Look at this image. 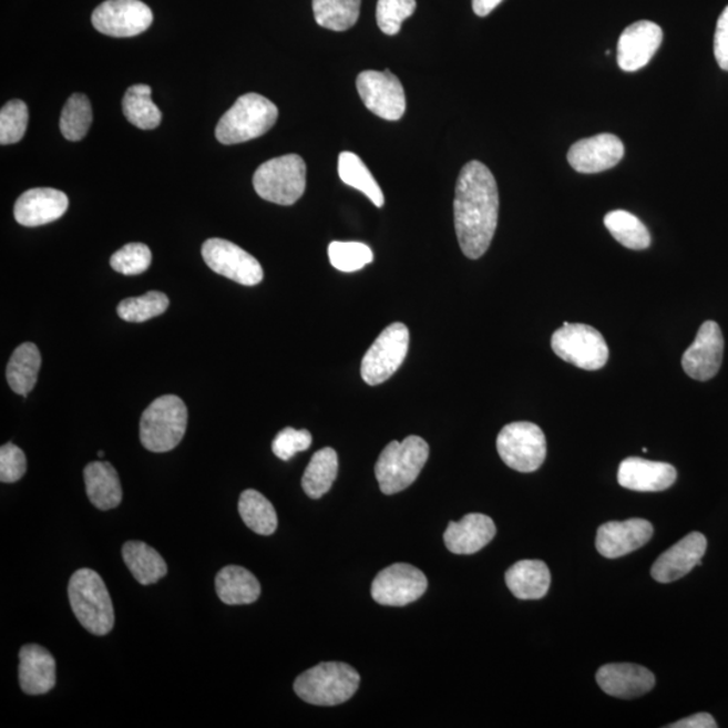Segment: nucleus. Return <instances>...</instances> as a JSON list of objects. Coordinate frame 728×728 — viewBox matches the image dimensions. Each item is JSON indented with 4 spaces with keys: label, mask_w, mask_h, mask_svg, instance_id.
<instances>
[{
    "label": "nucleus",
    "mask_w": 728,
    "mask_h": 728,
    "mask_svg": "<svg viewBox=\"0 0 728 728\" xmlns=\"http://www.w3.org/2000/svg\"><path fill=\"white\" fill-rule=\"evenodd\" d=\"M500 193L493 173L471 161L459 174L453 215L460 248L466 258L479 259L489 250L498 226Z\"/></svg>",
    "instance_id": "f257e3e1"
},
{
    "label": "nucleus",
    "mask_w": 728,
    "mask_h": 728,
    "mask_svg": "<svg viewBox=\"0 0 728 728\" xmlns=\"http://www.w3.org/2000/svg\"><path fill=\"white\" fill-rule=\"evenodd\" d=\"M73 614L81 626L95 636H105L115 624L114 605L101 575L84 568L74 572L68 584Z\"/></svg>",
    "instance_id": "f03ea898"
},
{
    "label": "nucleus",
    "mask_w": 728,
    "mask_h": 728,
    "mask_svg": "<svg viewBox=\"0 0 728 728\" xmlns=\"http://www.w3.org/2000/svg\"><path fill=\"white\" fill-rule=\"evenodd\" d=\"M360 676L345 663H321L304 671L295 681L298 698L314 706L344 705L357 693Z\"/></svg>",
    "instance_id": "7ed1b4c3"
},
{
    "label": "nucleus",
    "mask_w": 728,
    "mask_h": 728,
    "mask_svg": "<svg viewBox=\"0 0 728 728\" xmlns=\"http://www.w3.org/2000/svg\"><path fill=\"white\" fill-rule=\"evenodd\" d=\"M429 458V445L419 435L391 441L376 464V476L384 495L401 493L416 482Z\"/></svg>",
    "instance_id": "20e7f679"
},
{
    "label": "nucleus",
    "mask_w": 728,
    "mask_h": 728,
    "mask_svg": "<svg viewBox=\"0 0 728 728\" xmlns=\"http://www.w3.org/2000/svg\"><path fill=\"white\" fill-rule=\"evenodd\" d=\"M277 105L258 93H246L217 123L215 135L223 145L259 139L276 124Z\"/></svg>",
    "instance_id": "39448f33"
},
{
    "label": "nucleus",
    "mask_w": 728,
    "mask_h": 728,
    "mask_svg": "<svg viewBox=\"0 0 728 728\" xmlns=\"http://www.w3.org/2000/svg\"><path fill=\"white\" fill-rule=\"evenodd\" d=\"M188 425V410L182 398L162 396L141 417L140 438L147 451L164 453L174 450Z\"/></svg>",
    "instance_id": "423d86ee"
},
{
    "label": "nucleus",
    "mask_w": 728,
    "mask_h": 728,
    "mask_svg": "<svg viewBox=\"0 0 728 728\" xmlns=\"http://www.w3.org/2000/svg\"><path fill=\"white\" fill-rule=\"evenodd\" d=\"M255 192L266 202L294 205L307 188V165L300 155L288 154L260 165L254 173Z\"/></svg>",
    "instance_id": "0eeeda50"
},
{
    "label": "nucleus",
    "mask_w": 728,
    "mask_h": 728,
    "mask_svg": "<svg viewBox=\"0 0 728 728\" xmlns=\"http://www.w3.org/2000/svg\"><path fill=\"white\" fill-rule=\"evenodd\" d=\"M552 350L564 362L578 369L595 371L605 367L608 360V347L605 338L587 324L564 322L552 336Z\"/></svg>",
    "instance_id": "6e6552de"
},
{
    "label": "nucleus",
    "mask_w": 728,
    "mask_h": 728,
    "mask_svg": "<svg viewBox=\"0 0 728 728\" xmlns=\"http://www.w3.org/2000/svg\"><path fill=\"white\" fill-rule=\"evenodd\" d=\"M496 450L510 469L529 474L537 471L545 462V434L533 422H512L498 434Z\"/></svg>",
    "instance_id": "1a4fd4ad"
},
{
    "label": "nucleus",
    "mask_w": 728,
    "mask_h": 728,
    "mask_svg": "<svg viewBox=\"0 0 728 728\" xmlns=\"http://www.w3.org/2000/svg\"><path fill=\"white\" fill-rule=\"evenodd\" d=\"M409 329L402 322L391 324L366 352L360 375L370 386L381 384L400 369L409 351Z\"/></svg>",
    "instance_id": "9d476101"
},
{
    "label": "nucleus",
    "mask_w": 728,
    "mask_h": 728,
    "mask_svg": "<svg viewBox=\"0 0 728 728\" xmlns=\"http://www.w3.org/2000/svg\"><path fill=\"white\" fill-rule=\"evenodd\" d=\"M357 89L366 107L384 121H400L407 111V96L401 81L389 70L360 73Z\"/></svg>",
    "instance_id": "9b49d317"
},
{
    "label": "nucleus",
    "mask_w": 728,
    "mask_h": 728,
    "mask_svg": "<svg viewBox=\"0 0 728 728\" xmlns=\"http://www.w3.org/2000/svg\"><path fill=\"white\" fill-rule=\"evenodd\" d=\"M202 254L204 263L221 276L245 286L263 283L264 269L252 254L235 243L214 238L204 242Z\"/></svg>",
    "instance_id": "f8f14e48"
},
{
    "label": "nucleus",
    "mask_w": 728,
    "mask_h": 728,
    "mask_svg": "<svg viewBox=\"0 0 728 728\" xmlns=\"http://www.w3.org/2000/svg\"><path fill=\"white\" fill-rule=\"evenodd\" d=\"M428 578L416 566L397 563L379 572L371 586V596L379 605L402 607L425 594Z\"/></svg>",
    "instance_id": "ddd939ff"
},
{
    "label": "nucleus",
    "mask_w": 728,
    "mask_h": 728,
    "mask_svg": "<svg viewBox=\"0 0 728 728\" xmlns=\"http://www.w3.org/2000/svg\"><path fill=\"white\" fill-rule=\"evenodd\" d=\"M153 12L141 0H107L92 14V24L102 34L127 39L152 27Z\"/></svg>",
    "instance_id": "4468645a"
},
{
    "label": "nucleus",
    "mask_w": 728,
    "mask_h": 728,
    "mask_svg": "<svg viewBox=\"0 0 728 728\" xmlns=\"http://www.w3.org/2000/svg\"><path fill=\"white\" fill-rule=\"evenodd\" d=\"M724 351L725 339L720 327L715 321H706L696 335L693 346L683 355V369L696 381H709L720 370Z\"/></svg>",
    "instance_id": "2eb2a0df"
},
{
    "label": "nucleus",
    "mask_w": 728,
    "mask_h": 728,
    "mask_svg": "<svg viewBox=\"0 0 728 728\" xmlns=\"http://www.w3.org/2000/svg\"><path fill=\"white\" fill-rule=\"evenodd\" d=\"M625 155L624 142L617 135L597 134L571 146L568 162L578 173H601L617 166Z\"/></svg>",
    "instance_id": "dca6fc26"
},
{
    "label": "nucleus",
    "mask_w": 728,
    "mask_h": 728,
    "mask_svg": "<svg viewBox=\"0 0 728 728\" xmlns=\"http://www.w3.org/2000/svg\"><path fill=\"white\" fill-rule=\"evenodd\" d=\"M663 37L662 28L650 21H639L626 28L618 41L617 60L621 70H643L662 47Z\"/></svg>",
    "instance_id": "f3484780"
},
{
    "label": "nucleus",
    "mask_w": 728,
    "mask_h": 728,
    "mask_svg": "<svg viewBox=\"0 0 728 728\" xmlns=\"http://www.w3.org/2000/svg\"><path fill=\"white\" fill-rule=\"evenodd\" d=\"M653 532L650 522L643 519L607 522L597 529L596 550L603 557L619 558L649 543Z\"/></svg>",
    "instance_id": "a211bd4d"
},
{
    "label": "nucleus",
    "mask_w": 728,
    "mask_h": 728,
    "mask_svg": "<svg viewBox=\"0 0 728 728\" xmlns=\"http://www.w3.org/2000/svg\"><path fill=\"white\" fill-rule=\"evenodd\" d=\"M706 551L705 534L689 533L656 560L652 566V576L658 583H674L688 575L696 565H701V558Z\"/></svg>",
    "instance_id": "6ab92c4d"
},
{
    "label": "nucleus",
    "mask_w": 728,
    "mask_h": 728,
    "mask_svg": "<svg viewBox=\"0 0 728 728\" xmlns=\"http://www.w3.org/2000/svg\"><path fill=\"white\" fill-rule=\"evenodd\" d=\"M596 681L603 693L618 699H636L650 693L656 677L637 664H608L597 670Z\"/></svg>",
    "instance_id": "aec40b11"
},
{
    "label": "nucleus",
    "mask_w": 728,
    "mask_h": 728,
    "mask_svg": "<svg viewBox=\"0 0 728 728\" xmlns=\"http://www.w3.org/2000/svg\"><path fill=\"white\" fill-rule=\"evenodd\" d=\"M68 196L53 188H34L24 192L14 207L16 221L24 227H39L53 223L66 213Z\"/></svg>",
    "instance_id": "412c9836"
},
{
    "label": "nucleus",
    "mask_w": 728,
    "mask_h": 728,
    "mask_svg": "<svg viewBox=\"0 0 728 728\" xmlns=\"http://www.w3.org/2000/svg\"><path fill=\"white\" fill-rule=\"evenodd\" d=\"M677 479L674 465L640 458H627L621 463L618 483L638 493H658L668 490Z\"/></svg>",
    "instance_id": "4be33fe9"
},
{
    "label": "nucleus",
    "mask_w": 728,
    "mask_h": 728,
    "mask_svg": "<svg viewBox=\"0 0 728 728\" xmlns=\"http://www.w3.org/2000/svg\"><path fill=\"white\" fill-rule=\"evenodd\" d=\"M494 521L484 514H466L459 522H450L444 533L448 551L455 555H474L495 537Z\"/></svg>",
    "instance_id": "5701e85b"
},
{
    "label": "nucleus",
    "mask_w": 728,
    "mask_h": 728,
    "mask_svg": "<svg viewBox=\"0 0 728 728\" xmlns=\"http://www.w3.org/2000/svg\"><path fill=\"white\" fill-rule=\"evenodd\" d=\"M20 686L27 695H45L55 686V659L45 647L24 645L20 652Z\"/></svg>",
    "instance_id": "b1692460"
},
{
    "label": "nucleus",
    "mask_w": 728,
    "mask_h": 728,
    "mask_svg": "<svg viewBox=\"0 0 728 728\" xmlns=\"http://www.w3.org/2000/svg\"><path fill=\"white\" fill-rule=\"evenodd\" d=\"M506 586L521 601H537L551 588V571L541 560H521L506 571Z\"/></svg>",
    "instance_id": "393cba45"
},
{
    "label": "nucleus",
    "mask_w": 728,
    "mask_h": 728,
    "mask_svg": "<svg viewBox=\"0 0 728 728\" xmlns=\"http://www.w3.org/2000/svg\"><path fill=\"white\" fill-rule=\"evenodd\" d=\"M86 495L99 510H111L121 505L123 491L116 470L107 462H93L84 469Z\"/></svg>",
    "instance_id": "a878e982"
},
{
    "label": "nucleus",
    "mask_w": 728,
    "mask_h": 728,
    "mask_svg": "<svg viewBox=\"0 0 728 728\" xmlns=\"http://www.w3.org/2000/svg\"><path fill=\"white\" fill-rule=\"evenodd\" d=\"M216 594L229 606L252 605L258 601L260 584L250 571L238 565H228L216 576Z\"/></svg>",
    "instance_id": "bb28decb"
},
{
    "label": "nucleus",
    "mask_w": 728,
    "mask_h": 728,
    "mask_svg": "<svg viewBox=\"0 0 728 728\" xmlns=\"http://www.w3.org/2000/svg\"><path fill=\"white\" fill-rule=\"evenodd\" d=\"M122 556L135 581L151 586L166 576L167 565L160 553L142 541H129L123 545Z\"/></svg>",
    "instance_id": "cd10ccee"
},
{
    "label": "nucleus",
    "mask_w": 728,
    "mask_h": 728,
    "mask_svg": "<svg viewBox=\"0 0 728 728\" xmlns=\"http://www.w3.org/2000/svg\"><path fill=\"white\" fill-rule=\"evenodd\" d=\"M41 353L34 344H23L12 352L8 365V382L17 394L28 396L34 389L41 369Z\"/></svg>",
    "instance_id": "c85d7f7f"
},
{
    "label": "nucleus",
    "mask_w": 728,
    "mask_h": 728,
    "mask_svg": "<svg viewBox=\"0 0 728 728\" xmlns=\"http://www.w3.org/2000/svg\"><path fill=\"white\" fill-rule=\"evenodd\" d=\"M339 471L338 453L334 448L317 451L304 472L303 489L312 500H319L331 490Z\"/></svg>",
    "instance_id": "c756f323"
},
{
    "label": "nucleus",
    "mask_w": 728,
    "mask_h": 728,
    "mask_svg": "<svg viewBox=\"0 0 728 728\" xmlns=\"http://www.w3.org/2000/svg\"><path fill=\"white\" fill-rule=\"evenodd\" d=\"M239 514L247 527L260 536H270L277 531L276 509L257 490L243 491L239 498Z\"/></svg>",
    "instance_id": "7c9ffc66"
},
{
    "label": "nucleus",
    "mask_w": 728,
    "mask_h": 728,
    "mask_svg": "<svg viewBox=\"0 0 728 728\" xmlns=\"http://www.w3.org/2000/svg\"><path fill=\"white\" fill-rule=\"evenodd\" d=\"M338 171L341 182L362 192L376 207H383L384 196L381 186L378 185L369 167L357 154L351 152L340 153Z\"/></svg>",
    "instance_id": "2f4dec72"
},
{
    "label": "nucleus",
    "mask_w": 728,
    "mask_h": 728,
    "mask_svg": "<svg viewBox=\"0 0 728 728\" xmlns=\"http://www.w3.org/2000/svg\"><path fill=\"white\" fill-rule=\"evenodd\" d=\"M123 114L142 130L158 127L162 120L160 109L152 101V89L146 84L130 86L123 98Z\"/></svg>",
    "instance_id": "473e14b6"
},
{
    "label": "nucleus",
    "mask_w": 728,
    "mask_h": 728,
    "mask_svg": "<svg viewBox=\"0 0 728 728\" xmlns=\"http://www.w3.org/2000/svg\"><path fill=\"white\" fill-rule=\"evenodd\" d=\"M605 226L615 240L630 250H645L650 246L649 229L636 215L627 211L617 209L608 213L605 216Z\"/></svg>",
    "instance_id": "72a5a7b5"
},
{
    "label": "nucleus",
    "mask_w": 728,
    "mask_h": 728,
    "mask_svg": "<svg viewBox=\"0 0 728 728\" xmlns=\"http://www.w3.org/2000/svg\"><path fill=\"white\" fill-rule=\"evenodd\" d=\"M362 0H314L315 20L319 27L346 31L358 22Z\"/></svg>",
    "instance_id": "f704fd0d"
},
{
    "label": "nucleus",
    "mask_w": 728,
    "mask_h": 728,
    "mask_svg": "<svg viewBox=\"0 0 728 728\" xmlns=\"http://www.w3.org/2000/svg\"><path fill=\"white\" fill-rule=\"evenodd\" d=\"M93 120L90 99L84 93H74L68 99L62 110L60 129L68 141L78 142L84 139Z\"/></svg>",
    "instance_id": "c9c22d12"
},
{
    "label": "nucleus",
    "mask_w": 728,
    "mask_h": 728,
    "mask_svg": "<svg viewBox=\"0 0 728 728\" xmlns=\"http://www.w3.org/2000/svg\"><path fill=\"white\" fill-rule=\"evenodd\" d=\"M170 298L162 291H148L141 297L126 298L117 305V315L129 322H143L165 314Z\"/></svg>",
    "instance_id": "e433bc0d"
},
{
    "label": "nucleus",
    "mask_w": 728,
    "mask_h": 728,
    "mask_svg": "<svg viewBox=\"0 0 728 728\" xmlns=\"http://www.w3.org/2000/svg\"><path fill=\"white\" fill-rule=\"evenodd\" d=\"M329 263L344 273L362 270L375 260V253L365 243L332 242L328 247Z\"/></svg>",
    "instance_id": "4c0bfd02"
},
{
    "label": "nucleus",
    "mask_w": 728,
    "mask_h": 728,
    "mask_svg": "<svg viewBox=\"0 0 728 728\" xmlns=\"http://www.w3.org/2000/svg\"><path fill=\"white\" fill-rule=\"evenodd\" d=\"M29 110L22 101L6 103L0 111V143L3 146L20 142L27 133Z\"/></svg>",
    "instance_id": "58836bf2"
},
{
    "label": "nucleus",
    "mask_w": 728,
    "mask_h": 728,
    "mask_svg": "<svg viewBox=\"0 0 728 728\" xmlns=\"http://www.w3.org/2000/svg\"><path fill=\"white\" fill-rule=\"evenodd\" d=\"M152 264V252L143 243H129L111 257V267L124 276H139Z\"/></svg>",
    "instance_id": "ea45409f"
},
{
    "label": "nucleus",
    "mask_w": 728,
    "mask_h": 728,
    "mask_svg": "<svg viewBox=\"0 0 728 728\" xmlns=\"http://www.w3.org/2000/svg\"><path fill=\"white\" fill-rule=\"evenodd\" d=\"M417 9L416 0H378L377 23L384 34L400 33L401 24L413 16Z\"/></svg>",
    "instance_id": "a19ab883"
},
{
    "label": "nucleus",
    "mask_w": 728,
    "mask_h": 728,
    "mask_svg": "<svg viewBox=\"0 0 728 728\" xmlns=\"http://www.w3.org/2000/svg\"><path fill=\"white\" fill-rule=\"evenodd\" d=\"M310 445H312V434L308 431L285 428L274 439L273 452L278 459L288 462L296 453L307 451Z\"/></svg>",
    "instance_id": "79ce46f5"
},
{
    "label": "nucleus",
    "mask_w": 728,
    "mask_h": 728,
    "mask_svg": "<svg viewBox=\"0 0 728 728\" xmlns=\"http://www.w3.org/2000/svg\"><path fill=\"white\" fill-rule=\"evenodd\" d=\"M28 462L20 447L8 443L0 448V481L16 483L27 474Z\"/></svg>",
    "instance_id": "37998d69"
},
{
    "label": "nucleus",
    "mask_w": 728,
    "mask_h": 728,
    "mask_svg": "<svg viewBox=\"0 0 728 728\" xmlns=\"http://www.w3.org/2000/svg\"><path fill=\"white\" fill-rule=\"evenodd\" d=\"M714 53L721 70L728 72V6L721 12L715 31Z\"/></svg>",
    "instance_id": "c03bdc74"
},
{
    "label": "nucleus",
    "mask_w": 728,
    "mask_h": 728,
    "mask_svg": "<svg viewBox=\"0 0 728 728\" xmlns=\"http://www.w3.org/2000/svg\"><path fill=\"white\" fill-rule=\"evenodd\" d=\"M717 721H715L712 715L707 712H699L693 715V717L681 719L676 721L674 725H669V728H717Z\"/></svg>",
    "instance_id": "a18cd8bd"
},
{
    "label": "nucleus",
    "mask_w": 728,
    "mask_h": 728,
    "mask_svg": "<svg viewBox=\"0 0 728 728\" xmlns=\"http://www.w3.org/2000/svg\"><path fill=\"white\" fill-rule=\"evenodd\" d=\"M503 0H472V9L478 17H488Z\"/></svg>",
    "instance_id": "49530a36"
},
{
    "label": "nucleus",
    "mask_w": 728,
    "mask_h": 728,
    "mask_svg": "<svg viewBox=\"0 0 728 728\" xmlns=\"http://www.w3.org/2000/svg\"><path fill=\"white\" fill-rule=\"evenodd\" d=\"M98 457H99V458H103V457H104V452H103V451L99 452V453H98Z\"/></svg>",
    "instance_id": "de8ad7c7"
}]
</instances>
